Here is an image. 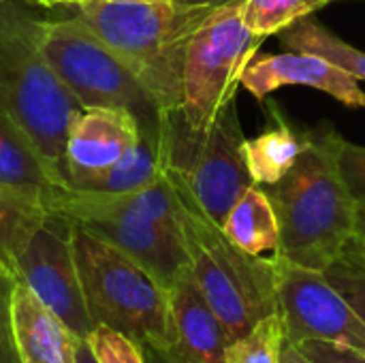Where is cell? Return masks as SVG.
Instances as JSON below:
<instances>
[{
    "label": "cell",
    "mask_w": 365,
    "mask_h": 363,
    "mask_svg": "<svg viewBox=\"0 0 365 363\" xmlns=\"http://www.w3.org/2000/svg\"><path fill=\"white\" fill-rule=\"evenodd\" d=\"M340 139L331 126L308 131V143L289 173L263 186L280 225L278 255L317 272L338 261L357 231L359 210L338 167Z\"/></svg>",
    "instance_id": "obj_1"
},
{
    "label": "cell",
    "mask_w": 365,
    "mask_h": 363,
    "mask_svg": "<svg viewBox=\"0 0 365 363\" xmlns=\"http://www.w3.org/2000/svg\"><path fill=\"white\" fill-rule=\"evenodd\" d=\"M222 0H94L79 17L113 49L150 94L158 113L182 107L184 56L190 36Z\"/></svg>",
    "instance_id": "obj_2"
},
{
    "label": "cell",
    "mask_w": 365,
    "mask_h": 363,
    "mask_svg": "<svg viewBox=\"0 0 365 363\" xmlns=\"http://www.w3.org/2000/svg\"><path fill=\"white\" fill-rule=\"evenodd\" d=\"M0 109L32 139L53 180L71 188L66 137L81 105L41 51V19L21 0H0Z\"/></svg>",
    "instance_id": "obj_3"
},
{
    "label": "cell",
    "mask_w": 365,
    "mask_h": 363,
    "mask_svg": "<svg viewBox=\"0 0 365 363\" xmlns=\"http://www.w3.org/2000/svg\"><path fill=\"white\" fill-rule=\"evenodd\" d=\"M180 201V223L190 274L205 302L220 319L229 342L246 336L259 321L278 312L276 257H252L237 248L192 199L186 184L169 169Z\"/></svg>",
    "instance_id": "obj_4"
},
{
    "label": "cell",
    "mask_w": 365,
    "mask_h": 363,
    "mask_svg": "<svg viewBox=\"0 0 365 363\" xmlns=\"http://www.w3.org/2000/svg\"><path fill=\"white\" fill-rule=\"evenodd\" d=\"M165 203V193L156 184L128 193L58 188L47 199V212L60 214L115 246L145 267L165 289H171L190 263L182 229H169L160 223Z\"/></svg>",
    "instance_id": "obj_5"
},
{
    "label": "cell",
    "mask_w": 365,
    "mask_h": 363,
    "mask_svg": "<svg viewBox=\"0 0 365 363\" xmlns=\"http://www.w3.org/2000/svg\"><path fill=\"white\" fill-rule=\"evenodd\" d=\"M71 240L92 323L139 347H171L169 289L135 259L73 223Z\"/></svg>",
    "instance_id": "obj_6"
},
{
    "label": "cell",
    "mask_w": 365,
    "mask_h": 363,
    "mask_svg": "<svg viewBox=\"0 0 365 363\" xmlns=\"http://www.w3.org/2000/svg\"><path fill=\"white\" fill-rule=\"evenodd\" d=\"M244 139L235 98L218 111L205 133L190 131L178 109L158 113L163 169L173 171L186 184L197 205L218 227L255 184L246 167Z\"/></svg>",
    "instance_id": "obj_7"
},
{
    "label": "cell",
    "mask_w": 365,
    "mask_h": 363,
    "mask_svg": "<svg viewBox=\"0 0 365 363\" xmlns=\"http://www.w3.org/2000/svg\"><path fill=\"white\" fill-rule=\"evenodd\" d=\"M242 4L244 0H222L188 41L178 113L195 133H205L237 96L242 73L265 41L244 26Z\"/></svg>",
    "instance_id": "obj_8"
},
{
    "label": "cell",
    "mask_w": 365,
    "mask_h": 363,
    "mask_svg": "<svg viewBox=\"0 0 365 363\" xmlns=\"http://www.w3.org/2000/svg\"><path fill=\"white\" fill-rule=\"evenodd\" d=\"M41 51L60 83L83 107H126L139 122L158 120L150 94L81 19H41Z\"/></svg>",
    "instance_id": "obj_9"
},
{
    "label": "cell",
    "mask_w": 365,
    "mask_h": 363,
    "mask_svg": "<svg viewBox=\"0 0 365 363\" xmlns=\"http://www.w3.org/2000/svg\"><path fill=\"white\" fill-rule=\"evenodd\" d=\"M278 315L293 344L327 340L365 351V323L323 272L276 255Z\"/></svg>",
    "instance_id": "obj_10"
},
{
    "label": "cell",
    "mask_w": 365,
    "mask_h": 363,
    "mask_svg": "<svg viewBox=\"0 0 365 363\" xmlns=\"http://www.w3.org/2000/svg\"><path fill=\"white\" fill-rule=\"evenodd\" d=\"M15 278L24 282L75 336L88 338L96 325L90 319L75 252L71 223L49 212L17 259Z\"/></svg>",
    "instance_id": "obj_11"
},
{
    "label": "cell",
    "mask_w": 365,
    "mask_h": 363,
    "mask_svg": "<svg viewBox=\"0 0 365 363\" xmlns=\"http://www.w3.org/2000/svg\"><path fill=\"white\" fill-rule=\"evenodd\" d=\"M139 137V118L126 107L81 109L68 128L64 152L71 188L113 167L137 145Z\"/></svg>",
    "instance_id": "obj_12"
},
{
    "label": "cell",
    "mask_w": 365,
    "mask_h": 363,
    "mask_svg": "<svg viewBox=\"0 0 365 363\" xmlns=\"http://www.w3.org/2000/svg\"><path fill=\"white\" fill-rule=\"evenodd\" d=\"M240 86L246 88L261 103L278 88L310 86L334 96L346 107L365 109V92L359 88V81L344 73L340 66L314 53L284 51L263 56L246 66Z\"/></svg>",
    "instance_id": "obj_13"
},
{
    "label": "cell",
    "mask_w": 365,
    "mask_h": 363,
    "mask_svg": "<svg viewBox=\"0 0 365 363\" xmlns=\"http://www.w3.org/2000/svg\"><path fill=\"white\" fill-rule=\"evenodd\" d=\"M171 351L184 363H225L229 336L192 280L190 267L169 289Z\"/></svg>",
    "instance_id": "obj_14"
},
{
    "label": "cell",
    "mask_w": 365,
    "mask_h": 363,
    "mask_svg": "<svg viewBox=\"0 0 365 363\" xmlns=\"http://www.w3.org/2000/svg\"><path fill=\"white\" fill-rule=\"evenodd\" d=\"M13 329L19 363H77L79 336L19 280L13 293Z\"/></svg>",
    "instance_id": "obj_15"
},
{
    "label": "cell",
    "mask_w": 365,
    "mask_h": 363,
    "mask_svg": "<svg viewBox=\"0 0 365 363\" xmlns=\"http://www.w3.org/2000/svg\"><path fill=\"white\" fill-rule=\"evenodd\" d=\"M0 184L38 197L45 208L47 199L62 188L32 139L0 109Z\"/></svg>",
    "instance_id": "obj_16"
},
{
    "label": "cell",
    "mask_w": 365,
    "mask_h": 363,
    "mask_svg": "<svg viewBox=\"0 0 365 363\" xmlns=\"http://www.w3.org/2000/svg\"><path fill=\"white\" fill-rule=\"evenodd\" d=\"M222 231L252 257H276L280 252V225L263 186L252 184L231 208Z\"/></svg>",
    "instance_id": "obj_17"
},
{
    "label": "cell",
    "mask_w": 365,
    "mask_h": 363,
    "mask_svg": "<svg viewBox=\"0 0 365 363\" xmlns=\"http://www.w3.org/2000/svg\"><path fill=\"white\" fill-rule=\"evenodd\" d=\"M139 124H141V137L126 156H122L107 171L73 188L83 193H128L156 182L163 175V160L158 148V120L139 122Z\"/></svg>",
    "instance_id": "obj_18"
},
{
    "label": "cell",
    "mask_w": 365,
    "mask_h": 363,
    "mask_svg": "<svg viewBox=\"0 0 365 363\" xmlns=\"http://www.w3.org/2000/svg\"><path fill=\"white\" fill-rule=\"evenodd\" d=\"M276 124L255 139H244L246 167L255 184L269 186L289 173L308 143V131L299 133L276 111Z\"/></svg>",
    "instance_id": "obj_19"
},
{
    "label": "cell",
    "mask_w": 365,
    "mask_h": 363,
    "mask_svg": "<svg viewBox=\"0 0 365 363\" xmlns=\"http://www.w3.org/2000/svg\"><path fill=\"white\" fill-rule=\"evenodd\" d=\"M47 214L38 197L0 184V272L15 276L19 255L45 223Z\"/></svg>",
    "instance_id": "obj_20"
},
{
    "label": "cell",
    "mask_w": 365,
    "mask_h": 363,
    "mask_svg": "<svg viewBox=\"0 0 365 363\" xmlns=\"http://www.w3.org/2000/svg\"><path fill=\"white\" fill-rule=\"evenodd\" d=\"M278 34H280L278 41L287 51L321 56L331 64L340 66L357 81H365V51L349 45L336 32L319 24L312 15L295 21L293 26L284 28Z\"/></svg>",
    "instance_id": "obj_21"
},
{
    "label": "cell",
    "mask_w": 365,
    "mask_h": 363,
    "mask_svg": "<svg viewBox=\"0 0 365 363\" xmlns=\"http://www.w3.org/2000/svg\"><path fill=\"white\" fill-rule=\"evenodd\" d=\"M327 4V0H244L242 19L255 36L267 39Z\"/></svg>",
    "instance_id": "obj_22"
},
{
    "label": "cell",
    "mask_w": 365,
    "mask_h": 363,
    "mask_svg": "<svg viewBox=\"0 0 365 363\" xmlns=\"http://www.w3.org/2000/svg\"><path fill=\"white\" fill-rule=\"evenodd\" d=\"M287 327L278 312L259 321L246 336L231 340L225 363H280Z\"/></svg>",
    "instance_id": "obj_23"
},
{
    "label": "cell",
    "mask_w": 365,
    "mask_h": 363,
    "mask_svg": "<svg viewBox=\"0 0 365 363\" xmlns=\"http://www.w3.org/2000/svg\"><path fill=\"white\" fill-rule=\"evenodd\" d=\"M327 280L344 295V300L355 308V312L365 323V259L355 250L346 252L334 261L325 272Z\"/></svg>",
    "instance_id": "obj_24"
},
{
    "label": "cell",
    "mask_w": 365,
    "mask_h": 363,
    "mask_svg": "<svg viewBox=\"0 0 365 363\" xmlns=\"http://www.w3.org/2000/svg\"><path fill=\"white\" fill-rule=\"evenodd\" d=\"M88 342L101 363H148L137 342L109 327L98 325L88 336Z\"/></svg>",
    "instance_id": "obj_25"
},
{
    "label": "cell",
    "mask_w": 365,
    "mask_h": 363,
    "mask_svg": "<svg viewBox=\"0 0 365 363\" xmlns=\"http://www.w3.org/2000/svg\"><path fill=\"white\" fill-rule=\"evenodd\" d=\"M338 167L357 210L365 212V145L351 143L342 137L338 143Z\"/></svg>",
    "instance_id": "obj_26"
},
{
    "label": "cell",
    "mask_w": 365,
    "mask_h": 363,
    "mask_svg": "<svg viewBox=\"0 0 365 363\" xmlns=\"http://www.w3.org/2000/svg\"><path fill=\"white\" fill-rule=\"evenodd\" d=\"M17 278L0 272V363H19L13 329V293Z\"/></svg>",
    "instance_id": "obj_27"
},
{
    "label": "cell",
    "mask_w": 365,
    "mask_h": 363,
    "mask_svg": "<svg viewBox=\"0 0 365 363\" xmlns=\"http://www.w3.org/2000/svg\"><path fill=\"white\" fill-rule=\"evenodd\" d=\"M297 349L314 363H365V351L327 340H304Z\"/></svg>",
    "instance_id": "obj_28"
},
{
    "label": "cell",
    "mask_w": 365,
    "mask_h": 363,
    "mask_svg": "<svg viewBox=\"0 0 365 363\" xmlns=\"http://www.w3.org/2000/svg\"><path fill=\"white\" fill-rule=\"evenodd\" d=\"M148 363H184L169 347H141Z\"/></svg>",
    "instance_id": "obj_29"
},
{
    "label": "cell",
    "mask_w": 365,
    "mask_h": 363,
    "mask_svg": "<svg viewBox=\"0 0 365 363\" xmlns=\"http://www.w3.org/2000/svg\"><path fill=\"white\" fill-rule=\"evenodd\" d=\"M280 363H314L310 362L299 349H297V344H293L289 338H287V342H284V349H282V357H280Z\"/></svg>",
    "instance_id": "obj_30"
},
{
    "label": "cell",
    "mask_w": 365,
    "mask_h": 363,
    "mask_svg": "<svg viewBox=\"0 0 365 363\" xmlns=\"http://www.w3.org/2000/svg\"><path fill=\"white\" fill-rule=\"evenodd\" d=\"M351 250H355L357 255H361L365 259V212H359L357 216V231H355V240L349 246Z\"/></svg>",
    "instance_id": "obj_31"
},
{
    "label": "cell",
    "mask_w": 365,
    "mask_h": 363,
    "mask_svg": "<svg viewBox=\"0 0 365 363\" xmlns=\"http://www.w3.org/2000/svg\"><path fill=\"white\" fill-rule=\"evenodd\" d=\"M77 363H101L96 353L92 351L88 338H79L77 340Z\"/></svg>",
    "instance_id": "obj_32"
},
{
    "label": "cell",
    "mask_w": 365,
    "mask_h": 363,
    "mask_svg": "<svg viewBox=\"0 0 365 363\" xmlns=\"http://www.w3.org/2000/svg\"><path fill=\"white\" fill-rule=\"evenodd\" d=\"M43 6H56V4H73V0H32Z\"/></svg>",
    "instance_id": "obj_33"
},
{
    "label": "cell",
    "mask_w": 365,
    "mask_h": 363,
    "mask_svg": "<svg viewBox=\"0 0 365 363\" xmlns=\"http://www.w3.org/2000/svg\"><path fill=\"white\" fill-rule=\"evenodd\" d=\"M135 2H148V4H160V2H175V0H135Z\"/></svg>",
    "instance_id": "obj_34"
},
{
    "label": "cell",
    "mask_w": 365,
    "mask_h": 363,
    "mask_svg": "<svg viewBox=\"0 0 365 363\" xmlns=\"http://www.w3.org/2000/svg\"><path fill=\"white\" fill-rule=\"evenodd\" d=\"M86 2H94V0H73V4H86Z\"/></svg>",
    "instance_id": "obj_35"
},
{
    "label": "cell",
    "mask_w": 365,
    "mask_h": 363,
    "mask_svg": "<svg viewBox=\"0 0 365 363\" xmlns=\"http://www.w3.org/2000/svg\"><path fill=\"white\" fill-rule=\"evenodd\" d=\"M327 2H336V0H327Z\"/></svg>",
    "instance_id": "obj_36"
}]
</instances>
